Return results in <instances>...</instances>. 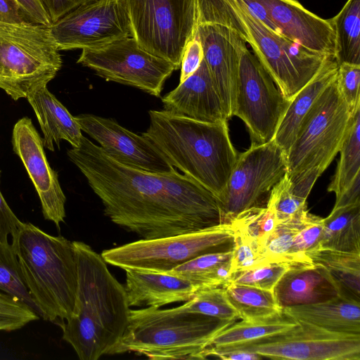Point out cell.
Returning <instances> with one entry per match:
<instances>
[{
	"instance_id": "obj_1",
	"label": "cell",
	"mask_w": 360,
	"mask_h": 360,
	"mask_svg": "<svg viewBox=\"0 0 360 360\" xmlns=\"http://www.w3.org/2000/svg\"><path fill=\"white\" fill-rule=\"evenodd\" d=\"M67 155L117 225L143 239L200 231L226 223L217 198L175 169L155 173L122 165L82 136Z\"/></svg>"
},
{
	"instance_id": "obj_2",
	"label": "cell",
	"mask_w": 360,
	"mask_h": 360,
	"mask_svg": "<svg viewBox=\"0 0 360 360\" xmlns=\"http://www.w3.org/2000/svg\"><path fill=\"white\" fill-rule=\"evenodd\" d=\"M77 264V290L72 316L60 326L63 339L80 360L114 354L129 323L130 309L124 287L107 263L89 245L73 241Z\"/></svg>"
},
{
	"instance_id": "obj_3",
	"label": "cell",
	"mask_w": 360,
	"mask_h": 360,
	"mask_svg": "<svg viewBox=\"0 0 360 360\" xmlns=\"http://www.w3.org/2000/svg\"><path fill=\"white\" fill-rule=\"evenodd\" d=\"M148 113L150 124L141 135L172 167L218 200L238 156L230 140L227 122H202L165 110Z\"/></svg>"
},
{
	"instance_id": "obj_4",
	"label": "cell",
	"mask_w": 360,
	"mask_h": 360,
	"mask_svg": "<svg viewBox=\"0 0 360 360\" xmlns=\"http://www.w3.org/2000/svg\"><path fill=\"white\" fill-rule=\"evenodd\" d=\"M11 244L40 316L60 326L72 316L76 302L77 264L73 243L22 222Z\"/></svg>"
},
{
	"instance_id": "obj_5",
	"label": "cell",
	"mask_w": 360,
	"mask_h": 360,
	"mask_svg": "<svg viewBox=\"0 0 360 360\" xmlns=\"http://www.w3.org/2000/svg\"><path fill=\"white\" fill-rule=\"evenodd\" d=\"M233 323L179 307L130 309L128 326L114 354L135 352L150 359H204L212 339Z\"/></svg>"
},
{
	"instance_id": "obj_6",
	"label": "cell",
	"mask_w": 360,
	"mask_h": 360,
	"mask_svg": "<svg viewBox=\"0 0 360 360\" xmlns=\"http://www.w3.org/2000/svg\"><path fill=\"white\" fill-rule=\"evenodd\" d=\"M62 63L49 27L0 20V89L13 100L47 86Z\"/></svg>"
},
{
	"instance_id": "obj_7",
	"label": "cell",
	"mask_w": 360,
	"mask_h": 360,
	"mask_svg": "<svg viewBox=\"0 0 360 360\" xmlns=\"http://www.w3.org/2000/svg\"><path fill=\"white\" fill-rule=\"evenodd\" d=\"M234 23L285 99L290 101L319 72L325 55L308 51L252 16L240 0H226Z\"/></svg>"
},
{
	"instance_id": "obj_8",
	"label": "cell",
	"mask_w": 360,
	"mask_h": 360,
	"mask_svg": "<svg viewBox=\"0 0 360 360\" xmlns=\"http://www.w3.org/2000/svg\"><path fill=\"white\" fill-rule=\"evenodd\" d=\"M233 231L224 223L197 231L142 239L103 250L106 263L124 270L168 272L198 256L232 250Z\"/></svg>"
},
{
	"instance_id": "obj_9",
	"label": "cell",
	"mask_w": 360,
	"mask_h": 360,
	"mask_svg": "<svg viewBox=\"0 0 360 360\" xmlns=\"http://www.w3.org/2000/svg\"><path fill=\"white\" fill-rule=\"evenodd\" d=\"M352 112L339 93L335 77L302 120L286 157L287 174L314 169L323 173L342 147Z\"/></svg>"
},
{
	"instance_id": "obj_10",
	"label": "cell",
	"mask_w": 360,
	"mask_h": 360,
	"mask_svg": "<svg viewBox=\"0 0 360 360\" xmlns=\"http://www.w3.org/2000/svg\"><path fill=\"white\" fill-rule=\"evenodd\" d=\"M193 37L201 44L203 59L229 120L233 116L240 53L247 44L237 29L226 0H196Z\"/></svg>"
},
{
	"instance_id": "obj_11",
	"label": "cell",
	"mask_w": 360,
	"mask_h": 360,
	"mask_svg": "<svg viewBox=\"0 0 360 360\" xmlns=\"http://www.w3.org/2000/svg\"><path fill=\"white\" fill-rule=\"evenodd\" d=\"M132 37L144 50L181 66L184 49L193 37L196 0H124Z\"/></svg>"
},
{
	"instance_id": "obj_12",
	"label": "cell",
	"mask_w": 360,
	"mask_h": 360,
	"mask_svg": "<svg viewBox=\"0 0 360 360\" xmlns=\"http://www.w3.org/2000/svg\"><path fill=\"white\" fill-rule=\"evenodd\" d=\"M231 351L254 352L274 359L360 360V335L333 333L298 322L292 329L271 337L238 345L209 346L204 356L206 359Z\"/></svg>"
},
{
	"instance_id": "obj_13",
	"label": "cell",
	"mask_w": 360,
	"mask_h": 360,
	"mask_svg": "<svg viewBox=\"0 0 360 360\" xmlns=\"http://www.w3.org/2000/svg\"><path fill=\"white\" fill-rule=\"evenodd\" d=\"M77 63L107 81L134 86L156 97L176 70L169 61L144 50L133 37L83 49Z\"/></svg>"
},
{
	"instance_id": "obj_14",
	"label": "cell",
	"mask_w": 360,
	"mask_h": 360,
	"mask_svg": "<svg viewBox=\"0 0 360 360\" xmlns=\"http://www.w3.org/2000/svg\"><path fill=\"white\" fill-rule=\"evenodd\" d=\"M286 156L274 139L264 143H252L238 155L226 187L218 201L225 222L239 213L260 205L264 196L284 176Z\"/></svg>"
},
{
	"instance_id": "obj_15",
	"label": "cell",
	"mask_w": 360,
	"mask_h": 360,
	"mask_svg": "<svg viewBox=\"0 0 360 360\" xmlns=\"http://www.w3.org/2000/svg\"><path fill=\"white\" fill-rule=\"evenodd\" d=\"M289 103L255 55L244 47L239 60L233 116L245 123L252 143L274 139Z\"/></svg>"
},
{
	"instance_id": "obj_16",
	"label": "cell",
	"mask_w": 360,
	"mask_h": 360,
	"mask_svg": "<svg viewBox=\"0 0 360 360\" xmlns=\"http://www.w3.org/2000/svg\"><path fill=\"white\" fill-rule=\"evenodd\" d=\"M49 29L59 51L96 48L132 37L124 0H98L81 6Z\"/></svg>"
},
{
	"instance_id": "obj_17",
	"label": "cell",
	"mask_w": 360,
	"mask_h": 360,
	"mask_svg": "<svg viewBox=\"0 0 360 360\" xmlns=\"http://www.w3.org/2000/svg\"><path fill=\"white\" fill-rule=\"evenodd\" d=\"M11 143L37 192L44 219L52 221L59 229L65 217L66 198L57 172L47 160L43 140L30 118L23 117L17 121Z\"/></svg>"
},
{
	"instance_id": "obj_18",
	"label": "cell",
	"mask_w": 360,
	"mask_h": 360,
	"mask_svg": "<svg viewBox=\"0 0 360 360\" xmlns=\"http://www.w3.org/2000/svg\"><path fill=\"white\" fill-rule=\"evenodd\" d=\"M75 118L82 131L118 162L155 173L174 169L146 138L123 127L115 120L91 114H82Z\"/></svg>"
},
{
	"instance_id": "obj_19",
	"label": "cell",
	"mask_w": 360,
	"mask_h": 360,
	"mask_svg": "<svg viewBox=\"0 0 360 360\" xmlns=\"http://www.w3.org/2000/svg\"><path fill=\"white\" fill-rule=\"evenodd\" d=\"M277 32L308 51L334 56L335 35L328 20L307 10L296 0H259Z\"/></svg>"
},
{
	"instance_id": "obj_20",
	"label": "cell",
	"mask_w": 360,
	"mask_h": 360,
	"mask_svg": "<svg viewBox=\"0 0 360 360\" xmlns=\"http://www.w3.org/2000/svg\"><path fill=\"white\" fill-rule=\"evenodd\" d=\"M164 110L207 122H227L204 59L198 69L162 98Z\"/></svg>"
},
{
	"instance_id": "obj_21",
	"label": "cell",
	"mask_w": 360,
	"mask_h": 360,
	"mask_svg": "<svg viewBox=\"0 0 360 360\" xmlns=\"http://www.w3.org/2000/svg\"><path fill=\"white\" fill-rule=\"evenodd\" d=\"M126 271V291L129 307L160 308L191 300L196 288L187 279L169 273L136 269Z\"/></svg>"
},
{
	"instance_id": "obj_22",
	"label": "cell",
	"mask_w": 360,
	"mask_h": 360,
	"mask_svg": "<svg viewBox=\"0 0 360 360\" xmlns=\"http://www.w3.org/2000/svg\"><path fill=\"white\" fill-rule=\"evenodd\" d=\"M283 311L297 322L342 334L360 335V302L336 295L322 302L289 306Z\"/></svg>"
},
{
	"instance_id": "obj_23",
	"label": "cell",
	"mask_w": 360,
	"mask_h": 360,
	"mask_svg": "<svg viewBox=\"0 0 360 360\" xmlns=\"http://www.w3.org/2000/svg\"><path fill=\"white\" fill-rule=\"evenodd\" d=\"M26 99L34 110L41 131L44 147L54 151L56 143L60 148L61 140L69 142L74 148L80 146L82 129L68 109L51 94L47 86L31 91Z\"/></svg>"
},
{
	"instance_id": "obj_24",
	"label": "cell",
	"mask_w": 360,
	"mask_h": 360,
	"mask_svg": "<svg viewBox=\"0 0 360 360\" xmlns=\"http://www.w3.org/2000/svg\"><path fill=\"white\" fill-rule=\"evenodd\" d=\"M338 68L335 56H330L316 75L290 101L273 139L286 157L302 120L319 96L336 77Z\"/></svg>"
},
{
	"instance_id": "obj_25",
	"label": "cell",
	"mask_w": 360,
	"mask_h": 360,
	"mask_svg": "<svg viewBox=\"0 0 360 360\" xmlns=\"http://www.w3.org/2000/svg\"><path fill=\"white\" fill-rule=\"evenodd\" d=\"M274 294L282 309L322 302L338 295L323 270L314 265L291 268L279 281Z\"/></svg>"
},
{
	"instance_id": "obj_26",
	"label": "cell",
	"mask_w": 360,
	"mask_h": 360,
	"mask_svg": "<svg viewBox=\"0 0 360 360\" xmlns=\"http://www.w3.org/2000/svg\"><path fill=\"white\" fill-rule=\"evenodd\" d=\"M305 254L314 266L323 270L338 295L359 302L360 252L316 246Z\"/></svg>"
},
{
	"instance_id": "obj_27",
	"label": "cell",
	"mask_w": 360,
	"mask_h": 360,
	"mask_svg": "<svg viewBox=\"0 0 360 360\" xmlns=\"http://www.w3.org/2000/svg\"><path fill=\"white\" fill-rule=\"evenodd\" d=\"M318 169H310L295 174L287 172L271 189L266 202L275 212L277 224L307 209V199L317 179Z\"/></svg>"
},
{
	"instance_id": "obj_28",
	"label": "cell",
	"mask_w": 360,
	"mask_h": 360,
	"mask_svg": "<svg viewBox=\"0 0 360 360\" xmlns=\"http://www.w3.org/2000/svg\"><path fill=\"white\" fill-rule=\"evenodd\" d=\"M232 250L198 256L169 273L189 281L199 290L224 288L231 281Z\"/></svg>"
},
{
	"instance_id": "obj_29",
	"label": "cell",
	"mask_w": 360,
	"mask_h": 360,
	"mask_svg": "<svg viewBox=\"0 0 360 360\" xmlns=\"http://www.w3.org/2000/svg\"><path fill=\"white\" fill-rule=\"evenodd\" d=\"M317 246L360 252V203L333 209Z\"/></svg>"
},
{
	"instance_id": "obj_30",
	"label": "cell",
	"mask_w": 360,
	"mask_h": 360,
	"mask_svg": "<svg viewBox=\"0 0 360 360\" xmlns=\"http://www.w3.org/2000/svg\"><path fill=\"white\" fill-rule=\"evenodd\" d=\"M328 20L334 32L338 64L360 65V0H347L340 12Z\"/></svg>"
},
{
	"instance_id": "obj_31",
	"label": "cell",
	"mask_w": 360,
	"mask_h": 360,
	"mask_svg": "<svg viewBox=\"0 0 360 360\" xmlns=\"http://www.w3.org/2000/svg\"><path fill=\"white\" fill-rule=\"evenodd\" d=\"M297 323L283 311L266 319L236 321L219 333L210 346H227L255 341L286 332Z\"/></svg>"
},
{
	"instance_id": "obj_32",
	"label": "cell",
	"mask_w": 360,
	"mask_h": 360,
	"mask_svg": "<svg viewBox=\"0 0 360 360\" xmlns=\"http://www.w3.org/2000/svg\"><path fill=\"white\" fill-rule=\"evenodd\" d=\"M224 288L241 320L263 319L283 313L274 292L232 282Z\"/></svg>"
},
{
	"instance_id": "obj_33",
	"label": "cell",
	"mask_w": 360,
	"mask_h": 360,
	"mask_svg": "<svg viewBox=\"0 0 360 360\" xmlns=\"http://www.w3.org/2000/svg\"><path fill=\"white\" fill-rule=\"evenodd\" d=\"M340 158L328 191L338 198L360 174V105L352 112L346 136L340 150Z\"/></svg>"
},
{
	"instance_id": "obj_34",
	"label": "cell",
	"mask_w": 360,
	"mask_h": 360,
	"mask_svg": "<svg viewBox=\"0 0 360 360\" xmlns=\"http://www.w3.org/2000/svg\"><path fill=\"white\" fill-rule=\"evenodd\" d=\"M0 291L20 300L40 316L25 283L17 254L11 243H0Z\"/></svg>"
},
{
	"instance_id": "obj_35",
	"label": "cell",
	"mask_w": 360,
	"mask_h": 360,
	"mask_svg": "<svg viewBox=\"0 0 360 360\" xmlns=\"http://www.w3.org/2000/svg\"><path fill=\"white\" fill-rule=\"evenodd\" d=\"M230 224L233 231L238 232L257 243L261 248L277 224L275 212L271 206H256L241 212Z\"/></svg>"
},
{
	"instance_id": "obj_36",
	"label": "cell",
	"mask_w": 360,
	"mask_h": 360,
	"mask_svg": "<svg viewBox=\"0 0 360 360\" xmlns=\"http://www.w3.org/2000/svg\"><path fill=\"white\" fill-rule=\"evenodd\" d=\"M185 311L199 313L222 321L236 322L238 314L229 303L224 288L199 290L185 304L179 306Z\"/></svg>"
},
{
	"instance_id": "obj_37",
	"label": "cell",
	"mask_w": 360,
	"mask_h": 360,
	"mask_svg": "<svg viewBox=\"0 0 360 360\" xmlns=\"http://www.w3.org/2000/svg\"><path fill=\"white\" fill-rule=\"evenodd\" d=\"M304 265L288 262H270L255 267L236 271L231 276L232 283L250 285L274 292L277 284L284 274L292 267Z\"/></svg>"
},
{
	"instance_id": "obj_38",
	"label": "cell",
	"mask_w": 360,
	"mask_h": 360,
	"mask_svg": "<svg viewBox=\"0 0 360 360\" xmlns=\"http://www.w3.org/2000/svg\"><path fill=\"white\" fill-rule=\"evenodd\" d=\"M40 316L20 300L0 291V325L5 331L22 328Z\"/></svg>"
},
{
	"instance_id": "obj_39",
	"label": "cell",
	"mask_w": 360,
	"mask_h": 360,
	"mask_svg": "<svg viewBox=\"0 0 360 360\" xmlns=\"http://www.w3.org/2000/svg\"><path fill=\"white\" fill-rule=\"evenodd\" d=\"M266 264L262 255V248L243 234L233 231L231 274Z\"/></svg>"
},
{
	"instance_id": "obj_40",
	"label": "cell",
	"mask_w": 360,
	"mask_h": 360,
	"mask_svg": "<svg viewBox=\"0 0 360 360\" xmlns=\"http://www.w3.org/2000/svg\"><path fill=\"white\" fill-rule=\"evenodd\" d=\"M339 93L352 112L360 105V65L341 63L336 75Z\"/></svg>"
},
{
	"instance_id": "obj_41",
	"label": "cell",
	"mask_w": 360,
	"mask_h": 360,
	"mask_svg": "<svg viewBox=\"0 0 360 360\" xmlns=\"http://www.w3.org/2000/svg\"><path fill=\"white\" fill-rule=\"evenodd\" d=\"M203 60V51L200 42L193 37L186 44L181 63L180 82L193 74Z\"/></svg>"
},
{
	"instance_id": "obj_42",
	"label": "cell",
	"mask_w": 360,
	"mask_h": 360,
	"mask_svg": "<svg viewBox=\"0 0 360 360\" xmlns=\"http://www.w3.org/2000/svg\"><path fill=\"white\" fill-rule=\"evenodd\" d=\"M0 170V183H1ZM22 221H20L7 204L0 189V243L8 244V237L13 238Z\"/></svg>"
},
{
	"instance_id": "obj_43",
	"label": "cell",
	"mask_w": 360,
	"mask_h": 360,
	"mask_svg": "<svg viewBox=\"0 0 360 360\" xmlns=\"http://www.w3.org/2000/svg\"><path fill=\"white\" fill-rule=\"evenodd\" d=\"M51 23L75 8L98 0H39Z\"/></svg>"
},
{
	"instance_id": "obj_44",
	"label": "cell",
	"mask_w": 360,
	"mask_h": 360,
	"mask_svg": "<svg viewBox=\"0 0 360 360\" xmlns=\"http://www.w3.org/2000/svg\"><path fill=\"white\" fill-rule=\"evenodd\" d=\"M29 21L49 27L51 23L39 0H15Z\"/></svg>"
},
{
	"instance_id": "obj_45",
	"label": "cell",
	"mask_w": 360,
	"mask_h": 360,
	"mask_svg": "<svg viewBox=\"0 0 360 360\" xmlns=\"http://www.w3.org/2000/svg\"><path fill=\"white\" fill-rule=\"evenodd\" d=\"M0 20L30 22L15 0H0Z\"/></svg>"
},
{
	"instance_id": "obj_46",
	"label": "cell",
	"mask_w": 360,
	"mask_h": 360,
	"mask_svg": "<svg viewBox=\"0 0 360 360\" xmlns=\"http://www.w3.org/2000/svg\"><path fill=\"white\" fill-rule=\"evenodd\" d=\"M360 203V174L357 175L350 186L335 199L333 209Z\"/></svg>"
},
{
	"instance_id": "obj_47",
	"label": "cell",
	"mask_w": 360,
	"mask_h": 360,
	"mask_svg": "<svg viewBox=\"0 0 360 360\" xmlns=\"http://www.w3.org/2000/svg\"><path fill=\"white\" fill-rule=\"evenodd\" d=\"M217 357L224 360H257L262 358L260 355L243 351H231L219 354Z\"/></svg>"
},
{
	"instance_id": "obj_48",
	"label": "cell",
	"mask_w": 360,
	"mask_h": 360,
	"mask_svg": "<svg viewBox=\"0 0 360 360\" xmlns=\"http://www.w3.org/2000/svg\"><path fill=\"white\" fill-rule=\"evenodd\" d=\"M0 330H5L4 328L0 325Z\"/></svg>"
}]
</instances>
